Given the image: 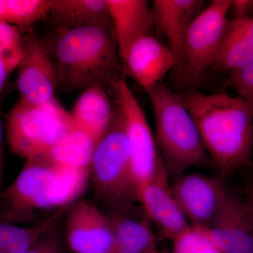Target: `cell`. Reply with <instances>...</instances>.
<instances>
[{
  "label": "cell",
  "mask_w": 253,
  "mask_h": 253,
  "mask_svg": "<svg viewBox=\"0 0 253 253\" xmlns=\"http://www.w3.org/2000/svg\"><path fill=\"white\" fill-rule=\"evenodd\" d=\"M180 96L221 179L252 165L253 104L225 92L191 91Z\"/></svg>",
  "instance_id": "obj_1"
},
{
  "label": "cell",
  "mask_w": 253,
  "mask_h": 253,
  "mask_svg": "<svg viewBox=\"0 0 253 253\" xmlns=\"http://www.w3.org/2000/svg\"><path fill=\"white\" fill-rule=\"evenodd\" d=\"M62 29L54 50L58 85L70 91L94 85L113 89L123 78L113 26Z\"/></svg>",
  "instance_id": "obj_2"
},
{
  "label": "cell",
  "mask_w": 253,
  "mask_h": 253,
  "mask_svg": "<svg viewBox=\"0 0 253 253\" xmlns=\"http://www.w3.org/2000/svg\"><path fill=\"white\" fill-rule=\"evenodd\" d=\"M89 172L54 164L44 156L26 161L14 182L3 191L0 220H27L36 211L67 208L84 192Z\"/></svg>",
  "instance_id": "obj_3"
},
{
  "label": "cell",
  "mask_w": 253,
  "mask_h": 253,
  "mask_svg": "<svg viewBox=\"0 0 253 253\" xmlns=\"http://www.w3.org/2000/svg\"><path fill=\"white\" fill-rule=\"evenodd\" d=\"M156 124V140L168 172L179 175L210 160L194 118L180 94L161 83L147 91Z\"/></svg>",
  "instance_id": "obj_4"
},
{
  "label": "cell",
  "mask_w": 253,
  "mask_h": 253,
  "mask_svg": "<svg viewBox=\"0 0 253 253\" xmlns=\"http://www.w3.org/2000/svg\"><path fill=\"white\" fill-rule=\"evenodd\" d=\"M98 196L111 207L123 211L139 201L124 118L119 106L109 129L96 144L90 166Z\"/></svg>",
  "instance_id": "obj_5"
},
{
  "label": "cell",
  "mask_w": 253,
  "mask_h": 253,
  "mask_svg": "<svg viewBox=\"0 0 253 253\" xmlns=\"http://www.w3.org/2000/svg\"><path fill=\"white\" fill-rule=\"evenodd\" d=\"M74 126L56 99L41 106L19 99L6 116L5 132L11 152L28 161L47 154Z\"/></svg>",
  "instance_id": "obj_6"
},
{
  "label": "cell",
  "mask_w": 253,
  "mask_h": 253,
  "mask_svg": "<svg viewBox=\"0 0 253 253\" xmlns=\"http://www.w3.org/2000/svg\"><path fill=\"white\" fill-rule=\"evenodd\" d=\"M231 4V0H213L190 24L182 62L175 69L179 83L196 87L204 81L222 42Z\"/></svg>",
  "instance_id": "obj_7"
},
{
  "label": "cell",
  "mask_w": 253,
  "mask_h": 253,
  "mask_svg": "<svg viewBox=\"0 0 253 253\" xmlns=\"http://www.w3.org/2000/svg\"><path fill=\"white\" fill-rule=\"evenodd\" d=\"M113 91L124 118L130 150L131 169L139 201L141 191L154 176L162 158L144 109L124 78L116 83Z\"/></svg>",
  "instance_id": "obj_8"
},
{
  "label": "cell",
  "mask_w": 253,
  "mask_h": 253,
  "mask_svg": "<svg viewBox=\"0 0 253 253\" xmlns=\"http://www.w3.org/2000/svg\"><path fill=\"white\" fill-rule=\"evenodd\" d=\"M17 68L20 100L41 106L55 99L58 83L54 63L44 44L33 33L23 37L22 56Z\"/></svg>",
  "instance_id": "obj_9"
},
{
  "label": "cell",
  "mask_w": 253,
  "mask_h": 253,
  "mask_svg": "<svg viewBox=\"0 0 253 253\" xmlns=\"http://www.w3.org/2000/svg\"><path fill=\"white\" fill-rule=\"evenodd\" d=\"M173 195L191 226L206 229L229 194L220 176L184 174L171 185Z\"/></svg>",
  "instance_id": "obj_10"
},
{
  "label": "cell",
  "mask_w": 253,
  "mask_h": 253,
  "mask_svg": "<svg viewBox=\"0 0 253 253\" xmlns=\"http://www.w3.org/2000/svg\"><path fill=\"white\" fill-rule=\"evenodd\" d=\"M66 240L75 253H111L114 241L112 217L81 201L68 207Z\"/></svg>",
  "instance_id": "obj_11"
},
{
  "label": "cell",
  "mask_w": 253,
  "mask_h": 253,
  "mask_svg": "<svg viewBox=\"0 0 253 253\" xmlns=\"http://www.w3.org/2000/svg\"><path fill=\"white\" fill-rule=\"evenodd\" d=\"M146 217L157 225L166 239H175L191 224L173 195L169 172L163 159L139 196Z\"/></svg>",
  "instance_id": "obj_12"
},
{
  "label": "cell",
  "mask_w": 253,
  "mask_h": 253,
  "mask_svg": "<svg viewBox=\"0 0 253 253\" xmlns=\"http://www.w3.org/2000/svg\"><path fill=\"white\" fill-rule=\"evenodd\" d=\"M204 229L222 253H253L252 214L245 201L230 191L212 223Z\"/></svg>",
  "instance_id": "obj_13"
},
{
  "label": "cell",
  "mask_w": 253,
  "mask_h": 253,
  "mask_svg": "<svg viewBox=\"0 0 253 253\" xmlns=\"http://www.w3.org/2000/svg\"><path fill=\"white\" fill-rule=\"evenodd\" d=\"M123 64L130 77L147 92L175 69L177 61L169 47L151 34L133 44Z\"/></svg>",
  "instance_id": "obj_14"
},
{
  "label": "cell",
  "mask_w": 253,
  "mask_h": 253,
  "mask_svg": "<svg viewBox=\"0 0 253 253\" xmlns=\"http://www.w3.org/2000/svg\"><path fill=\"white\" fill-rule=\"evenodd\" d=\"M122 62L133 44L151 35L154 16L146 0H106Z\"/></svg>",
  "instance_id": "obj_15"
},
{
  "label": "cell",
  "mask_w": 253,
  "mask_h": 253,
  "mask_svg": "<svg viewBox=\"0 0 253 253\" xmlns=\"http://www.w3.org/2000/svg\"><path fill=\"white\" fill-rule=\"evenodd\" d=\"M202 0H154L152 9L154 26L167 40L175 56L176 68L183 59L186 32L193 20L204 9ZM174 69V70H175Z\"/></svg>",
  "instance_id": "obj_16"
},
{
  "label": "cell",
  "mask_w": 253,
  "mask_h": 253,
  "mask_svg": "<svg viewBox=\"0 0 253 253\" xmlns=\"http://www.w3.org/2000/svg\"><path fill=\"white\" fill-rule=\"evenodd\" d=\"M253 61V17L229 19L210 71L231 72Z\"/></svg>",
  "instance_id": "obj_17"
},
{
  "label": "cell",
  "mask_w": 253,
  "mask_h": 253,
  "mask_svg": "<svg viewBox=\"0 0 253 253\" xmlns=\"http://www.w3.org/2000/svg\"><path fill=\"white\" fill-rule=\"evenodd\" d=\"M114 113L106 88L94 85L84 89L69 114L75 126L98 143L109 129Z\"/></svg>",
  "instance_id": "obj_18"
},
{
  "label": "cell",
  "mask_w": 253,
  "mask_h": 253,
  "mask_svg": "<svg viewBox=\"0 0 253 253\" xmlns=\"http://www.w3.org/2000/svg\"><path fill=\"white\" fill-rule=\"evenodd\" d=\"M49 14L64 29L113 26L106 0H51Z\"/></svg>",
  "instance_id": "obj_19"
},
{
  "label": "cell",
  "mask_w": 253,
  "mask_h": 253,
  "mask_svg": "<svg viewBox=\"0 0 253 253\" xmlns=\"http://www.w3.org/2000/svg\"><path fill=\"white\" fill-rule=\"evenodd\" d=\"M114 241L111 253H152L156 251V238L146 221L123 214L112 216Z\"/></svg>",
  "instance_id": "obj_20"
},
{
  "label": "cell",
  "mask_w": 253,
  "mask_h": 253,
  "mask_svg": "<svg viewBox=\"0 0 253 253\" xmlns=\"http://www.w3.org/2000/svg\"><path fill=\"white\" fill-rule=\"evenodd\" d=\"M96 144L91 136L74 126L59 144L43 156L59 166L90 169Z\"/></svg>",
  "instance_id": "obj_21"
},
{
  "label": "cell",
  "mask_w": 253,
  "mask_h": 253,
  "mask_svg": "<svg viewBox=\"0 0 253 253\" xmlns=\"http://www.w3.org/2000/svg\"><path fill=\"white\" fill-rule=\"evenodd\" d=\"M67 208L57 210L50 217L40 224L27 227L15 225L12 223L0 222V250L8 253H23L39 242L44 234L54 227L56 223L68 211Z\"/></svg>",
  "instance_id": "obj_22"
},
{
  "label": "cell",
  "mask_w": 253,
  "mask_h": 253,
  "mask_svg": "<svg viewBox=\"0 0 253 253\" xmlns=\"http://www.w3.org/2000/svg\"><path fill=\"white\" fill-rule=\"evenodd\" d=\"M6 22L28 26L49 14L51 0H6Z\"/></svg>",
  "instance_id": "obj_23"
},
{
  "label": "cell",
  "mask_w": 253,
  "mask_h": 253,
  "mask_svg": "<svg viewBox=\"0 0 253 253\" xmlns=\"http://www.w3.org/2000/svg\"><path fill=\"white\" fill-rule=\"evenodd\" d=\"M173 243L174 253H222L206 231L197 226H190Z\"/></svg>",
  "instance_id": "obj_24"
},
{
  "label": "cell",
  "mask_w": 253,
  "mask_h": 253,
  "mask_svg": "<svg viewBox=\"0 0 253 253\" xmlns=\"http://www.w3.org/2000/svg\"><path fill=\"white\" fill-rule=\"evenodd\" d=\"M23 37L16 26L0 22V59L9 71L17 68L22 56Z\"/></svg>",
  "instance_id": "obj_25"
},
{
  "label": "cell",
  "mask_w": 253,
  "mask_h": 253,
  "mask_svg": "<svg viewBox=\"0 0 253 253\" xmlns=\"http://www.w3.org/2000/svg\"><path fill=\"white\" fill-rule=\"evenodd\" d=\"M226 84L239 94V97L253 104V61L229 73Z\"/></svg>",
  "instance_id": "obj_26"
},
{
  "label": "cell",
  "mask_w": 253,
  "mask_h": 253,
  "mask_svg": "<svg viewBox=\"0 0 253 253\" xmlns=\"http://www.w3.org/2000/svg\"><path fill=\"white\" fill-rule=\"evenodd\" d=\"M229 11L233 18L253 17V0H231Z\"/></svg>",
  "instance_id": "obj_27"
},
{
  "label": "cell",
  "mask_w": 253,
  "mask_h": 253,
  "mask_svg": "<svg viewBox=\"0 0 253 253\" xmlns=\"http://www.w3.org/2000/svg\"><path fill=\"white\" fill-rule=\"evenodd\" d=\"M23 253H61L57 241L52 238H42L31 249Z\"/></svg>",
  "instance_id": "obj_28"
},
{
  "label": "cell",
  "mask_w": 253,
  "mask_h": 253,
  "mask_svg": "<svg viewBox=\"0 0 253 253\" xmlns=\"http://www.w3.org/2000/svg\"><path fill=\"white\" fill-rule=\"evenodd\" d=\"M5 166L4 154V126L1 116L0 108V199L3 191V181H4V172Z\"/></svg>",
  "instance_id": "obj_29"
},
{
  "label": "cell",
  "mask_w": 253,
  "mask_h": 253,
  "mask_svg": "<svg viewBox=\"0 0 253 253\" xmlns=\"http://www.w3.org/2000/svg\"><path fill=\"white\" fill-rule=\"evenodd\" d=\"M248 208L251 211L253 217V177L249 181L245 190V199L244 200Z\"/></svg>",
  "instance_id": "obj_30"
},
{
  "label": "cell",
  "mask_w": 253,
  "mask_h": 253,
  "mask_svg": "<svg viewBox=\"0 0 253 253\" xmlns=\"http://www.w3.org/2000/svg\"><path fill=\"white\" fill-rule=\"evenodd\" d=\"M11 73L7 66L5 63L0 59V94L4 89L6 81H7L8 76Z\"/></svg>",
  "instance_id": "obj_31"
},
{
  "label": "cell",
  "mask_w": 253,
  "mask_h": 253,
  "mask_svg": "<svg viewBox=\"0 0 253 253\" xmlns=\"http://www.w3.org/2000/svg\"><path fill=\"white\" fill-rule=\"evenodd\" d=\"M6 0H0V22H6Z\"/></svg>",
  "instance_id": "obj_32"
},
{
  "label": "cell",
  "mask_w": 253,
  "mask_h": 253,
  "mask_svg": "<svg viewBox=\"0 0 253 253\" xmlns=\"http://www.w3.org/2000/svg\"><path fill=\"white\" fill-rule=\"evenodd\" d=\"M152 253H157V252H156V251H155V252Z\"/></svg>",
  "instance_id": "obj_33"
}]
</instances>
